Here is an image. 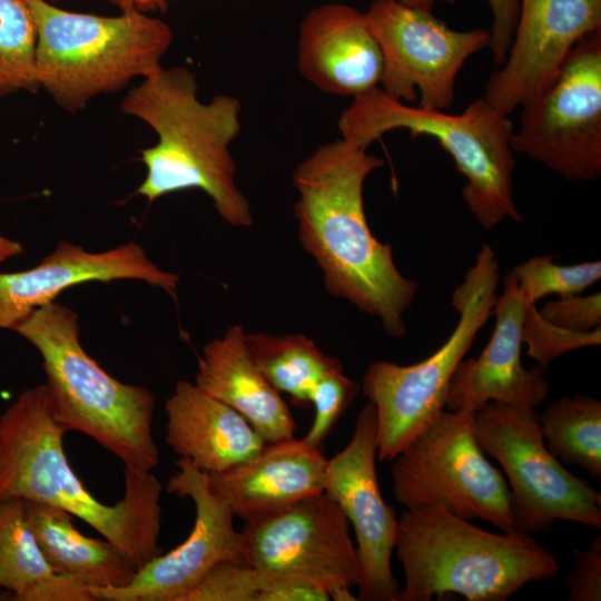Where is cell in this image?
Instances as JSON below:
<instances>
[{"label": "cell", "mask_w": 601, "mask_h": 601, "mask_svg": "<svg viewBox=\"0 0 601 601\" xmlns=\"http://www.w3.org/2000/svg\"><path fill=\"white\" fill-rule=\"evenodd\" d=\"M383 161L342 138L319 146L292 175L294 217L303 249L317 263L326 290L381 321L392 337L406 334L404 314L418 284L396 267L391 244L367 224L363 188Z\"/></svg>", "instance_id": "obj_1"}, {"label": "cell", "mask_w": 601, "mask_h": 601, "mask_svg": "<svg viewBox=\"0 0 601 601\" xmlns=\"http://www.w3.org/2000/svg\"><path fill=\"white\" fill-rule=\"evenodd\" d=\"M66 433L49 408L43 384L21 392L0 415V496L65 510L139 570L162 553L160 482L151 472L125 469L122 499L114 505L100 502L71 469Z\"/></svg>", "instance_id": "obj_2"}, {"label": "cell", "mask_w": 601, "mask_h": 601, "mask_svg": "<svg viewBox=\"0 0 601 601\" xmlns=\"http://www.w3.org/2000/svg\"><path fill=\"white\" fill-rule=\"evenodd\" d=\"M197 90L189 69L161 66L122 98L120 110L157 135V142L140 151L146 176L136 194L152 203L179 190L201 189L223 220L249 227L250 204L236 184L230 152L242 129L240 101L218 93L201 102Z\"/></svg>", "instance_id": "obj_3"}, {"label": "cell", "mask_w": 601, "mask_h": 601, "mask_svg": "<svg viewBox=\"0 0 601 601\" xmlns=\"http://www.w3.org/2000/svg\"><path fill=\"white\" fill-rule=\"evenodd\" d=\"M394 550L405 584L397 601H505L534 581L553 580L554 555L532 535L496 534L435 508L404 509Z\"/></svg>", "instance_id": "obj_4"}, {"label": "cell", "mask_w": 601, "mask_h": 601, "mask_svg": "<svg viewBox=\"0 0 601 601\" xmlns=\"http://www.w3.org/2000/svg\"><path fill=\"white\" fill-rule=\"evenodd\" d=\"M42 357L49 408L67 431L82 433L118 457L125 469L151 472L159 464L154 440V394L119 382L82 348L77 313L59 303L37 308L13 329Z\"/></svg>", "instance_id": "obj_5"}, {"label": "cell", "mask_w": 601, "mask_h": 601, "mask_svg": "<svg viewBox=\"0 0 601 601\" xmlns=\"http://www.w3.org/2000/svg\"><path fill=\"white\" fill-rule=\"evenodd\" d=\"M26 1L37 28L39 88L68 112L146 78L162 66L173 43L170 26L145 12L106 17L65 10L46 0Z\"/></svg>", "instance_id": "obj_6"}, {"label": "cell", "mask_w": 601, "mask_h": 601, "mask_svg": "<svg viewBox=\"0 0 601 601\" xmlns=\"http://www.w3.org/2000/svg\"><path fill=\"white\" fill-rule=\"evenodd\" d=\"M337 127L342 139L363 149L396 129L408 130L413 138L433 137L466 178L462 197L484 229L504 218L522 221L512 195L513 122L484 97L460 114H449L414 107L377 87L353 98Z\"/></svg>", "instance_id": "obj_7"}, {"label": "cell", "mask_w": 601, "mask_h": 601, "mask_svg": "<svg viewBox=\"0 0 601 601\" xmlns=\"http://www.w3.org/2000/svg\"><path fill=\"white\" fill-rule=\"evenodd\" d=\"M499 278L495 254L484 244L452 293L451 303L460 318L447 341L415 364L378 361L368 365L361 388L375 406L380 461L393 460L445 410L457 365L493 315Z\"/></svg>", "instance_id": "obj_8"}, {"label": "cell", "mask_w": 601, "mask_h": 601, "mask_svg": "<svg viewBox=\"0 0 601 601\" xmlns=\"http://www.w3.org/2000/svg\"><path fill=\"white\" fill-rule=\"evenodd\" d=\"M475 414L444 410L393 459L395 500L405 509L435 508L515 531L508 482L475 439Z\"/></svg>", "instance_id": "obj_9"}, {"label": "cell", "mask_w": 601, "mask_h": 601, "mask_svg": "<svg viewBox=\"0 0 601 601\" xmlns=\"http://www.w3.org/2000/svg\"><path fill=\"white\" fill-rule=\"evenodd\" d=\"M474 433L505 472L515 531L533 536L556 521L601 528L600 493L549 451L536 408L490 402L476 412Z\"/></svg>", "instance_id": "obj_10"}, {"label": "cell", "mask_w": 601, "mask_h": 601, "mask_svg": "<svg viewBox=\"0 0 601 601\" xmlns=\"http://www.w3.org/2000/svg\"><path fill=\"white\" fill-rule=\"evenodd\" d=\"M513 151L572 181L601 175V29L582 37L555 77L522 106Z\"/></svg>", "instance_id": "obj_11"}, {"label": "cell", "mask_w": 601, "mask_h": 601, "mask_svg": "<svg viewBox=\"0 0 601 601\" xmlns=\"http://www.w3.org/2000/svg\"><path fill=\"white\" fill-rule=\"evenodd\" d=\"M246 564L270 577L303 579L334 601H355L359 578L356 546L341 508L325 493L245 521Z\"/></svg>", "instance_id": "obj_12"}, {"label": "cell", "mask_w": 601, "mask_h": 601, "mask_svg": "<svg viewBox=\"0 0 601 601\" xmlns=\"http://www.w3.org/2000/svg\"><path fill=\"white\" fill-rule=\"evenodd\" d=\"M365 18L383 58L380 88L407 104L418 92L424 109L451 108L460 70L490 41L489 30H453L431 10L398 0H374Z\"/></svg>", "instance_id": "obj_13"}, {"label": "cell", "mask_w": 601, "mask_h": 601, "mask_svg": "<svg viewBox=\"0 0 601 601\" xmlns=\"http://www.w3.org/2000/svg\"><path fill=\"white\" fill-rule=\"evenodd\" d=\"M377 420L368 402L357 414L347 445L327 460L324 493L342 510L356 536L357 600L397 601L392 572L397 518L382 496L377 473Z\"/></svg>", "instance_id": "obj_14"}, {"label": "cell", "mask_w": 601, "mask_h": 601, "mask_svg": "<svg viewBox=\"0 0 601 601\" xmlns=\"http://www.w3.org/2000/svg\"><path fill=\"white\" fill-rule=\"evenodd\" d=\"M177 472L166 491L188 497L195 504V522L187 539L136 571L131 582L120 588L91 589L104 601H183L217 563H246L240 532L234 513L211 490L208 473L187 459L176 461Z\"/></svg>", "instance_id": "obj_15"}, {"label": "cell", "mask_w": 601, "mask_h": 601, "mask_svg": "<svg viewBox=\"0 0 601 601\" xmlns=\"http://www.w3.org/2000/svg\"><path fill=\"white\" fill-rule=\"evenodd\" d=\"M601 29V0H520L505 61L487 79L484 98L510 116L555 77L573 46Z\"/></svg>", "instance_id": "obj_16"}, {"label": "cell", "mask_w": 601, "mask_h": 601, "mask_svg": "<svg viewBox=\"0 0 601 601\" xmlns=\"http://www.w3.org/2000/svg\"><path fill=\"white\" fill-rule=\"evenodd\" d=\"M139 279L175 295L179 277L160 269L135 242L100 253L60 242L37 266L0 273V331L13 329L65 289L92 280Z\"/></svg>", "instance_id": "obj_17"}, {"label": "cell", "mask_w": 601, "mask_h": 601, "mask_svg": "<svg viewBox=\"0 0 601 601\" xmlns=\"http://www.w3.org/2000/svg\"><path fill=\"white\" fill-rule=\"evenodd\" d=\"M512 270L503 278L492 336L479 357L462 359L449 387L445 410L480 411L490 402L538 408L550 392L542 366L521 362L522 322L528 305Z\"/></svg>", "instance_id": "obj_18"}, {"label": "cell", "mask_w": 601, "mask_h": 601, "mask_svg": "<svg viewBox=\"0 0 601 601\" xmlns=\"http://www.w3.org/2000/svg\"><path fill=\"white\" fill-rule=\"evenodd\" d=\"M303 77L323 92L356 98L380 87L383 58L365 13L343 3L312 9L297 41Z\"/></svg>", "instance_id": "obj_19"}, {"label": "cell", "mask_w": 601, "mask_h": 601, "mask_svg": "<svg viewBox=\"0 0 601 601\" xmlns=\"http://www.w3.org/2000/svg\"><path fill=\"white\" fill-rule=\"evenodd\" d=\"M327 459L304 439L265 443L257 455L209 475V485L244 521L324 493Z\"/></svg>", "instance_id": "obj_20"}, {"label": "cell", "mask_w": 601, "mask_h": 601, "mask_svg": "<svg viewBox=\"0 0 601 601\" xmlns=\"http://www.w3.org/2000/svg\"><path fill=\"white\" fill-rule=\"evenodd\" d=\"M165 412L167 444L208 474L250 460L266 443L239 413L188 381L175 385Z\"/></svg>", "instance_id": "obj_21"}, {"label": "cell", "mask_w": 601, "mask_h": 601, "mask_svg": "<svg viewBox=\"0 0 601 601\" xmlns=\"http://www.w3.org/2000/svg\"><path fill=\"white\" fill-rule=\"evenodd\" d=\"M246 332L230 326L198 355L195 384L239 413L266 442L294 437L296 422L280 393L254 363Z\"/></svg>", "instance_id": "obj_22"}, {"label": "cell", "mask_w": 601, "mask_h": 601, "mask_svg": "<svg viewBox=\"0 0 601 601\" xmlns=\"http://www.w3.org/2000/svg\"><path fill=\"white\" fill-rule=\"evenodd\" d=\"M29 525L50 564L60 574L70 575L91 589L129 584L136 569L106 539L83 535L73 516L62 509L23 501Z\"/></svg>", "instance_id": "obj_23"}, {"label": "cell", "mask_w": 601, "mask_h": 601, "mask_svg": "<svg viewBox=\"0 0 601 601\" xmlns=\"http://www.w3.org/2000/svg\"><path fill=\"white\" fill-rule=\"evenodd\" d=\"M0 588L17 601H96L85 583L53 571L17 497L0 496Z\"/></svg>", "instance_id": "obj_24"}, {"label": "cell", "mask_w": 601, "mask_h": 601, "mask_svg": "<svg viewBox=\"0 0 601 601\" xmlns=\"http://www.w3.org/2000/svg\"><path fill=\"white\" fill-rule=\"evenodd\" d=\"M249 354L267 381L292 397L299 407L311 404L318 383L342 366L337 357L325 355L303 334L246 333Z\"/></svg>", "instance_id": "obj_25"}, {"label": "cell", "mask_w": 601, "mask_h": 601, "mask_svg": "<svg viewBox=\"0 0 601 601\" xmlns=\"http://www.w3.org/2000/svg\"><path fill=\"white\" fill-rule=\"evenodd\" d=\"M549 451L566 465L601 475V402L587 395L562 396L539 413Z\"/></svg>", "instance_id": "obj_26"}, {"label": "cell", "mask_w": 601, "mask_h": 601, "mask_svg": "<svg viewBox=\"0 0 601 601\" xmlns=\"http://www.w3.org/2000/svg\"><path fill=\"white\" fill-rule=\"evenodd\" d=\"M37 28L26 0H0V96L36 92Z\"/></svg>", "instance_id": "obj_27"}, {"label": "cell", "mask_w": 601, "mask_h": 601, "mask_svg": "<svg viewBox=\"0 0 601 601\" xmlns=\"http://www.w3.org/2000/svg\"><path fill=\"white\" fill-rule=\"evenodd\" d=\"M526 300L535 303L544 296L580 295L601 278V262L559 265L551 255L534 256L512 269Z\"/></svg>", "instance_id": "obj_28"}, {"label": "cell", "mask_w": 601, "mask_h": 601, "mask_svg": "<svg viewBox=\"0 0 601 601\" xmlns=\"http://www.w3.org/2000/svg\"><path fill=\"white\" fill-rule=\"evenodd\" d=\"M522 343L526 345L529 357L546 368L549 364L564 354L601 344V327L590 332H574L548 322L536 308L528 302L522 322Z\"/></svg>", "instance_id": "obj_29"}, {"label": "cell", "mask_w": 601, "mask_h": 601, "mask_svg": "<svg viewBox=\"0 0 601 601\" xmlns=\"http://www.w3.org/2000/svg\"><path fill=\"white\" fill-rule=\"evenodd\" d=\"M270 578L246 563L223 561L183 601H258Z\"/></svg>", "instance_id": "obj_30"}, {"label": "cell", "mask_w": 601, "mask_h": 601, "mask_svg": "<svg viewBox=\"0 0 601 601\" xmlns=\"http://www.w3.org/2000/svg\"><path fill=\"white\" fill-rule=\"evenodd\" d=\"M359 390L361 385L344 374L343 366L324 376L312 395L314 421L303 439L308 444L321 447L337 421L351 407Z\"/></svg>", "instance_id": "obj_31"}, {"label": "cell", "mask_w": 601, "mask_h": 601, "mask_svg": "<svg viewBox=\"0 0 601 601\" xmlns=\"http://www.w3.org/2000/svg\"><path fill=\"white\" fill-rule=\"evenodd\" d=\"M540 314L550 323L574 332L601 327V294L571 295L548 302Z\"/></svg>", "instance_id": "obj_32"}, {"label": "cell", "mask_w": 601, "mask_h": 601, "mask_svg": "<svg viewBox=\"0 0 601 601\" xmlns=\"http://www.w3.org/2000/svg\"><path fill=\"white\" fill-rule=\"evenodd\" d=\"M575 566L565 575L569 601L601 600V535L585 550H573Z\"/></svg>", "instance_id": "obj_33"}, {"label": "cell", "mask_w": 601, "mask_h": 601, "mask_svg": "<svg viewBox=\"0 0 601 601\" xmlns=\"http://www.w3.org/2000/svg\"><path fill=\"white\" fill-rule=\"evenodd\" d=\"M493 22L489 30L493 60L501 66L511 46L520 12V0H489Z\"/></svg>", "instance_id": "obj_34"}, {"label": "cell", "mask_w": 601, "mask_h": 601, "mask_svg": "<svg viewBox=\"0 0 601 601\" xmlns=\"http://www.w3.org/2000/svg\"><path fill=\"white\" fill-rule=\"evenodd\" d=\"M329 593L323 587L303 579L272 577L259 601H328Z\"/></svg>", "instance_id": "obj_35"}, {"label": "cell", "mask_w": 601, "mask_h": 601, "mask_svg": "<svg viewBox=\"0 0 601 601\" xmlns=\"http://www.w3.org/2000/svg\"><path fill=\"white\" fill-rule=\"evenodd\" d=\"M120 10V12L139 11L152 12L162 11L167 8L169 0H107Z\"/></svg>", "instance_id": "obj_36"}, {"label": "cell", "mask_w": 601, "mask_h": 601, "mask_svg": "<svg viewBox=\"0 0 601 601\" xmlns=\"http://www.w3.org/2000/svg\"><path fill=\"white\" fill-rule=\"evenodd\" d=\"M22 253L23 247L19 242L0 235V264Z\"/></svg>", "instance_id": "obj_37"}, {"label": "cell", "mask_w": 601, "mask_h": 601, "mask_svg": "<svg viewBox=\"0 0 601 601\" xmlns=\"http://www.w3.org/2000/svg\"><path fill=\"white\" fill-rule=\"evenodd\" d=\"M408 6L417 7L425 10H431V8L439 1H445L449 3L455 2V0H398Z\"/></svg>", "instance_id": "obj_38"}, {"label": "cell", "mask_w": 601, "mask_h": 601, "mask_svg": "<svg viewBox=\"0 0 601 601\" xmlns=\"http://www.w3.org/2000/svg\"><path fill=\"white\" fill-rule=\"evenodd\" d=\"M46 1H49V2L55 3V2H57V1H59V0H46Z\"/></svg>", "instance_id": "obj_39"}]
</instances>
